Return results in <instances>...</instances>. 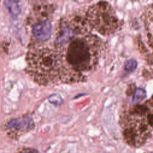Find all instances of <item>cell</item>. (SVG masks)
Masks as SVG:
<instances>
[{"label": "cell", "instance_id": "9c48e42d", "mask_svg": "<svg viewBox=\"0 0 153 153\" xmlns=\"http://www.w3.org/2000/svg\"><path fill=\"white\" fill-rule=\"evenodd\" d=\"M20 153H38L36 150L30 148H26L22 150Z\"/></svg>", "mask_w": 153, "mask_h": 153}, {"label": "cell", "instance_id": "8992f818", "mask_svg": "<svg viewBox=\"0 0 153 153\" xmlns=\"http://www.w3.org/2000/svg\"><path fill=\"white\" fill-rule=\"evenodd\" d=\"M146 96V91L142 88H137L133 95V102L134 103H139L141 102Z\"/></svg>", "mask_w": 153, "mask_h": 153}, {"label": "cell", "instance_id": "3957f363", "mask_svg": "<svg viewBox=\"0 0 153 153\" xmlns=\"http://www.w3.org/2000/svg\"><path fill=\"white\" fill-rule=\"evenodd\" d=\"M90 28L106 36L115 33L123 25L111 4L99 2L91 5L85 15Z\"/></svg>", "mask_w": 153, "mask_h": 153}, {"label": "cell", "instance_id": "277c9868", "mask_svg": "<svg viewBox=\"0 0 153 153\" xmlns=\"http://www.w3.org/2000/svg\"><path fill=\"white\" fill-rule=\"evenodd\" d=\"M31 41L44 43L47 42L52 34V26L48 19H41L33 25L32 29Z\"/></svg>", "mask_w": 153, "mask_h": 153}, {"label": "cell", "instance_id": "5b68a950", "mask_svg": "<svg viewBox=\"0 0 153 153\" xmlns=\"http://www.w3.org/2000/svg\"><path fill=\"white\" fill-rule=\"evenodd\" d=\"M34 127V122L30 117L19 118L10 120L7 124L8 130L16 132H25Z\"/></svg>", "mask_w": 153, "mask_h": 153}, {"label": "cell", "instance_id": "ba28073f", "mask_svg": "<svg viewBox=\"0 0 153 153\" xmlns=\"http://www.w3.org/2000/svg\"><path fill=\"white\" fill-rule=\"evenodd\" d=\"M137 68V62L134 59H129L125 62L124 70L128 72L134 71Z\"/></svg>", "mask_w": 153, "mask_h": 153}, {"label": "cell", "instance_id": "6da1fadb", "mask_svg": "<svg viewBox=\"0 0 153 153\" xmlns=\"http://www.w3.org/2000/svg\"><path fill=\"white\" fill-rule=\"evenodd\" d=\"M55 52L60 66V82L75 83L85 79L103 55L104 44L96 35L75 36L48 45Z\"/></svg>", "mask_w": 153, "mask_h": 153}, {"label": "cell", "instance_id": "52a82bcc", "mask_svg": "<svg viewBox=\"0 0 153 153\" xmlns=\"http://www.w3.org/2000/svg\"><path fill=\"white\" fill-rule=\"evenodd\" d=\"M7 7L13 15H18L20 12V8L17 1H5L4 2Z\"/></svg>", "mask_w": 153, "mask_h": 153}, {"label": "cell", "instance_id": "7a4b0ae2", "mask_svg": "<svg viewBox=\"0 0 153 153\" xmlns=\"http://www.w3.org/2000/svg\"><path fill=\"white\" fill-rule=\"evenodd\" d=\"M123 137L128 145L139 147L153 132V97L124 111L120 117Z\"/></svg>", "mask_w": 153, "mask_h": 153}]
</instances>
